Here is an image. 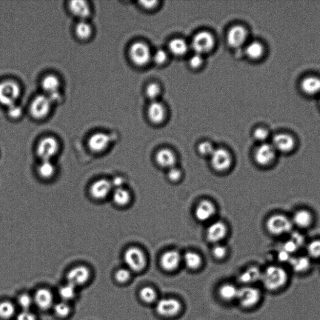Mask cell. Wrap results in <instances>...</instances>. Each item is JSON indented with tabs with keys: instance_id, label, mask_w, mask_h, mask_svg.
Here are the masks:
<instances>
[{
	"instance_id": "cell-1",
	"label": "cell",
	"mask_w": 320,
	"mask_h": 320,
	"mask_svg": "<svg viewBox=\"0 0 320 320\" xmlns=\"http://www.w3.org/2000/svg\"><path fill=\"white\" fill-rule=\"evenodd\" d=\"M261 281L266 289L276 291L284 288L288 282L287 271L278 265H270L262 272Z\"/></svg>"
},
{
	"instance_id": "cell-2",
	"label": "cell",
	"mask_w": 320,
	"mask_h": 320,
	"mask_svg": "<svg viewBox=\"0 0 320 320\" xmlns=\"http://www.w3.org/2000/svg\"><path fill=\"white\" fill-rule=\"evenodd\" d=\"M293 224L291 219L283 214H274L266 222V228L270 235L280 236L291 232Z\"/></svg>"
},
{
	"instance_id": "cell-3",
	"label": "cell",
	"mask_w": 320,
	"mask_h": 320,
	"mask_svg": "<svg viewBox=\"0 0 320 320\" xmlns=\"http://www.w3.org/2000/svg\"><path fill=\"white\" fill-rule=\"evenodd\" d=\"M59 150V145L55 138L52 136L45 137L37 145V156L42 161H52Z\"/></svg>"
},
{
	"instance_id": "cell-4",
	"label": "cell",
	"mask_w": 320,
	"mask_h": 320,
	"mask_svg": "<svg viewBox=\"0 0 320 320\" xmlns=\"http://www.w3.org/2000/svg\"><path fill=\"white\" fill-rule=\"evenodd\" d=\"M124 261L128 270L139 272L144 269L147 265V259L142 250L137 247H130L125 251Z\"/></svg>"
},
{
	"instance_id": "cell-5",
	"label": "cell",
	"mask_w": 320,
	"mask_h": 320,
	"mask_svg": "<svg viewBox=\"0 0 320 320\" xmlns=\"http://www.w3.org/2000/svg\"><path fill=\"white\" fill-rule=\"evenodd\" d=\"M215 46V39L208 31H200L193 37L191 47L196 54L204 56L210 52Z\"/></svg>"
},
{
	"instance_id": "cell-6",
	"label": "cell",
	"mask_w": 320,
	"mask_h": 320,
	"mask_svg": "<svg viewBox=\"0 0 320 320\" xmlns=\"http://www.w3.org/2000/svg\"><path fill=\"white\" fill-rule=\"evenodd\" d=\"M129 54L131 61L138 67L147 65L152 57L149 47L141 42L134 43L131 46Z\"/></svg>"
},
{
	"instance_id": "cell-7",
	"label": "cell",
	"mask_w": 320,
	"mask_h": 320,
	"mask_svg": "<svg viewBox=\"0 0 320 320\" xmlns=\"http://www.w3.org/2000/svg\"><path fill=\"white\" fill-rule=\"evenodd\" d=\"M20 95V88L16 82L5 81L0 84V104L7 106L16 104Z\"/></svg>"
},
{
	"instance_id": "cell-8",
	"label": "cell",
	"mask_w": 320,
	"mask_h": 320,
	"mask_svg": "<svg viewBox=\"0 0 320 320\" xmlns=\"http://www.w3.org/2000/svg\"><path fill=\"white\" fill-rule=\"evenodd\" d=\"M276 153L277 151L271 144L263 143L256 148L254 153V159L256 164L261 167H270L275 162Z\"/></svg>"
},
{
	"instance_id": "cell-9",
	"label": "cell",
	"mask_w": 320,
	"mask_h": 320,
	"mask_svg": "<svg viewBox=\"0 0 320 320\" xmlns=\"http://www.w3.org/2000/svg\"><path fill=\"white\" fill-rule=\"evenodd\" d=\"M262 294L258 288L251 287V285H245L239 288L237 299L242 307L250 308L255 307L261 299Z\"/></svg>"
},
{
	"instance_id": "cell-10",
	"label": "cell",
	"mask_w": 320,
	"mask_h": 320,
	"mask_svg": "<svg viewBox=\"0 0 320 320\" xmlns=\"http://www.w3.org/2000/svg\"><path fill=\"white\" fill-rule=\"evenodd\" d=\"M210 158L211 165L213 169L219 172L228 170L232 164L231 154L224 148H218L214 150Z\"/></svg>"
},
{
	"instance_id": "cell-11",
	"label": "cell",
	"mask_w": 320,
	"mask_h": 320,
	"mask_svg": "<svg viewBox=\"0 0 320 320\" xmlns=\"http://www.w3.org/2000/svg\"><path fill=\"white\" fill-rule=\"evenodd\" d=\"M67 284L74 287H81L89 281L91 271L85 265H78L71 268L67 274Z\"/></svg>"
},
{
	"instance_id": "cell-12",
	"label": "cell",
	"mask_w": 320,
	"mask_h": 320,
	"mask_svg": "<svg viewBox=\"0 0 320 320\" xmlns=\"http://www.w3.org/2000/svg\"><path fill=\"white\" fill-rule=\"evenodd\" d=\"M60 87H61V84H60L59 79L55 75H47L43 79V90L53 104L61 101L62 99L61 93H60Z\"/></svg>"
},
{
	"instance_id": "cell-13",
	"label": "cell",
	"mask_w": 320,
	"mask_h": 320,
	"mask_svg": "<svg viewBox=\"0 0 320 320\" xmlns=\"http://www.w3.org/2000/svg\"><path fill=\"white\" fill-rule=\"evenodd\" d=\"M114 190L110 180L99 179L94 182L90 187V194L93 199L102 201L111 195Z\"/></svg>"
},
{
	"instance_id": "cell-14",
	"label": "cell",
	"mask_w": 320,
	"mask_h": 320,
	"mask_svg": "<svg viewBox=\"0 0 320 320\" xmlns=\"http://www.w3.org/2000/svg\"><path fill=\"white\" fill-rule=\"evenodd\" d=\"M181 309V303L174 298L160 299L156 305L157 313L164 317L175 316L178 315Z\"/></svg>"
},
{
	"instance_id": "cell-15",
	"label": "cell",
	"mask_w": 320,
	"mask_h": 320,
	"mask_svg": "<svg viewBox=\"0 0 320 320\" xmlns=\"http://www.w3.org/2000/svg\"><path fill=\"white\" fill-rule=\"evenodd\" d=\"M53 103L47 95L37 96L31 104V115L37 119H42L50 113Z\"/></svg>"
},
{
	"instance_id": "cell-16",
	"label": "cell",
	"mask_w": 320,
	"mask_h": 320,
	"mask_svg": "<svg viewBox=\"0 0 320 320\" xmlns=\"http://www.w3.org/2000/svg\"><path fill=\"white\" fill-rule=\"evenodd\" d=\"M271 145L277 152L289 153L295 149L296 141L289 134L279 133L273 137Z\"/></svg>"
},
{
	"instance_id": "cell-17",
	"label": "cell",
	"mask_w": 320,
	"mask_h": 320,
	"mask_svg": "<svg viewBox=\"0 0 320 320\" xmlns=\"http://www.w3.org/2000/svg\"><path fill=\"white\" fill-rule=\"evenodd\" d=\"M248 31L241 25L231 28L227 35V42L230 47L238 48L245 44L248 38Z\"/></svg>"
},
{
	"instance_id": "cell-18",
	"label": "cell",
	"mask_w": 320,
	"mask_h": 320,
	"mask_svg": "<svg viewBox=\"0 0 320 320\" xmlns=\"http://www.w3.org/2000/svg\"><path fill=\"white\" fill-rule=\"evenodd\" d=\"M111 144L110 136L104 133H96L88 141L89 149L95 153H101L107 150Z\"/></svg>"
},
{
	"instance_id": "cell-19",
	"label": "cell",
	"mask_w": 320,
	"mask_h": 320,
	"mask_svg": "<svg viewBox=\"0 0 320 320\" xmlns=\"http://www.w3.org/2000/svg\"><path fill=\"white\" fill-rule=\"evenodd\" d=\"M227 226L222 222H215L211 224L207 231L208 241L213 244H218L227 235Z\"/></svg>"
},
{
	"instance_id": "cell-20",
	"label": "cell",
	"mask_w": 320,
	"mask_h": 320,
	"mask_svg": "<svg viewBox=\"0 0 320 320\" xmlns=\"http://www.w3.org/2000/svg\"><path fill=\"white\" fill-rule=\"evenodd\" d=\"M216 208L212 203L208 200H203L197 205L195 211L196 218L201 222H207L215 216Z\"/></svg>"
},
{
	"instance_id": "cell-21",
	"label": "cell",
	"mask_w": 320,
	"mask_h": 320,
	"mask_svg": "<svg viewBox=\"0 0 320 320\" xmlns=\"http://www.w3.org/2000/svg\"><path fill=\"white\" fill-rule=\"evenodd\" d=\"M182 261L180 254L175 250L166 251L160 259V265L163 269L167 271H173L178 268Z\"/></svg>"
},
{
	"instance_id": "cell-22",
	"label": "cell",
	"mask_w": 320,
	"mask_h": 320,
	"mask_svg": "<svg viewBox=\"0 0 320 320\" xmlns=\"http://www.w3.org/2000/svg\"><path fill=\"white\" fill-rule=\"evenodd\" d=\"M34 304L42 310H47L52 307L53 295L47 288H40L37 290L33 297Z\"/></svg>"
},
{
	"instance_id": "cell-23",
	"label": "cell",
	"mask_w": 320,
	"mask_h": 320,
	"mask_svg": "<svg viewBox=\"0 0 320 320\" xmlns=\"http://www.w3.org/2000/svg\"><path fill=\"white\" fill-rule=\"evenodd\" d=\"M293 225L301 229H307L312 225L314 222L313 214L307 209H300L296 211L291 219Z\"/></svg>"
},
{
	"instance_id": "cell-24",
	"label": "cell",
	"mask_w": 320,
	"mask_h": 320,
	"mask_svg": "<svg viewBox=\"0 0 320 320\" xmlns=\"http://www.w3.org/2000/svg\"><path fill=\"white\" fill-rule=\"evenodd\" d=\"M148 116L153 124L156 125L162 124L166 116L164 105L158 101L151 102L148 108Z\"/></svg>"
},
{
	"instance_id": "cell-25",
	"label": "cell",
	"mask_w": 320,
	"mask_h": 320,
	"mask_svg": "<svg viewBox=\"0 0 320 320\" xmlns=\"http://www.w3.org/2000/svg\"><path fill=\"white\" fill-rule=\"evenodd\" d=\"M156 162L159 167L167 169L175 167L176 158L175 153L167 148L160 150L155 156Z\"/></svg>"
},
{
	"instance_id": "cell-26",
	"label": "cell",
	"mask_w": 320,
	"mask_h": 320,
	"mask_svg": "<svg viewBox=\"0 0 320 320\" xmlns=\"http://www.w3.org/2000/svg\"><path fill=\"white\" fill-rule=\"evenodd\" d=\"M302 90L306 95L313 96L320 92V78L317 76H308L302 80Z\"/></svg>"
},
{
	"instance_id": "cell-27",
	"label": "cell",
	"mask_w": 320,
	"mask_h": 320,
	"mask_svg": "<svg viewBox=\"0 0 320 320\" xmlns=\"http://www.w3.org/2000/svg\"><path fill=\"white\" fill-rule=\"evenodd\" d=\"M71 13L81 20H85L90 15V9L87 2L82 0L71 1L69 5Z\"/></svg>"
},
{
	"instance_id": "cell-28",
	"label": "cell",
	"mask_w": 320,
	"mask_h": 320,
	"mask_svg": "<svg viewBox=\"0 0 320 320\" xmlns=\"http://www.w3.org/2000/svg\"><path fill=\"white\" fill-rule=\"evenodd\" d=\"M289 264L293 270L298 273L307 272L311 267L310 258L304 256L291 257Z\"/></svg>"
},
{
	"instance_id": "cell-29",
	"label": "cell",
	"mask_w": 320,
	"mask_h": 320,
	"mask_svg": "<svg viewBox=\"0 0 320 320\" xmlns=\"http://www.w3.org/2000/svg\"><path fill=\"white\" fill-rule=\"evenodd\" d=\"M189 49L187 42L182 38L171 39L168 45V50L173 55L176 56H184Z\"/></svg>"
},
{
	"instance_id": "cell-30",
	"label": "cell",
	"mask_w": 320,
	"mask_h": 320,
	"mask_svg": "<svg viewBox=\"0 0 320 320\" xmlns=\"http://www.w3.org/2000/svg\"><path fill=\"white\" fill-rule=\"evenodd\" d=\"M114 204L118 207H125L130 204L131 195L129 191L124 187L115 188L111 194Z\"/></svg>"
},
{
	"instance_id": "cell-31",
	"label": "cell",
	"mask_w": 320,
	"mask_h": 320,
	"mask_svg": "<svg viewBox=\"0 0 320 320\" xmlns=\"http://www.w3.org/2000/svg\"><path fill=\"white\" fill-rule=\"evenodd\" d=\"M262 272L258 268L252 267L248 268L239 276L240 282L244 283L246 285H250L253 283L261 280Z\"/></svg>"
},
{
	"instance_id": "cell-32",
	"label": "cell",
	"mask_w": 320,
	"mask_h": 320,
	"mask_svg": "<svg viewBox=\"0 0 320 320\" xmlns=\"http://www.w3.org/2000/svg\"><path fill=\"white\" fill-rule=\"evenodd\" d=\"M265 53V48L261 43L258 42H251L245 48L246 55L253 60L262 58Z\"/></svg>"
},
{
	"instance_id": "cell-33",
	"label": "cell",
	"mask_w": 320,
	"mask_h": 320,
	"mask_svg": "<svg viewBox=\"0 0 320 320\" xmlns=\"http://www.w3.org/2000/svg\"><path fill=\"white\" fill-rule=\"evenodd\" d=\"M56 167L53 161H42L38 167V174L40 178L50 179L55 176Z\"/></svg>"
},
{
	"instance_id": "cell-34",
	"label": "cell",
	"mask_w": 320,
	"mask_h": 320,
	"mask_svg": "<svg viewBox=\"0 0 320 320\" xmlns=\"http://www.w3.org/2000/svg\"><path fill=\"white\" fill-rule=\"evenodd\" d=\"M238 288L232 284H225L219 288L220 297L225 301H232L237 299L238 294Z\"/></svg>"
},
{
	"instance_id": "cell-35",
	"label": "cell",
	"mask_w": 320,
	"mask_h": 320,
	"mask_svg": "<svg viewBox=\"0 0 320 320\" xmlns=\"http://www.w3.org/2000/svg\"><path fill=\"white\" fill-rule=\"evenodd\" d=\"M184 261L187 267L190 270L198 269L202 264V257L193 251H188L185 254Z\"/></svg>"
},
{
	"instance_id": "cell-36",
	"label": "cell",
	"mask_w": 320,
	"mask_h": 320,
	"mask_svg": "<svg viewBox=\"0 0 320 320\" xmlns=\"http://www.w3.org/2000/svg\"><path fill=\"white\" fill-rule=\"evenodd\" d=\"M16 309L15 305L9 301L0 302V318L8 320L15 315Z\"/></svg>"
},
{
	"instance_id": "cell-37",
	"label": "cell",
	"mask_w": 320,
	"mask_h": 320,
	"mask_svg": "<svg viewBox=\"0 0 320 320\" xmlns=\"http://www.w3.org/2000/svg\"><path fill=\"white\" fill-rule=\"evenodd\" d=\"M92 32V28H91L90 24L85 20H82L76 25V35L80 39H87L89 38Z\"/></svg>"
},
{
	"instance_id": "cell-38",
	"label": "cell",
	"mask_w": 320,
	"mask_h": 320,
	"mask_svg": "<svg viewBox=\"0 0 320 320\" xmlns=\"http://www.w3.org/2000/svg\"><path fill=\"white\" fill-rule=\"evenodd\" d=\"M76 288L73 286L67 284L62 286L59 290V295L62 301L68 302L75 298L76 296Z\"/></svg>"
},
{
	"instance_id": "cell-39",
	"label": "cell",
	"mask_w": 320,
	"mask_h": 320,
	"mask_svg": "<svg viewBox=\"0 0 320 320\" xmlns=\"http://www.w3.org/2000/svg\"><path fill=\"white\" fill-rule=\"evenodd\" d=\"M71 307L67 302L62 301L54 306V312L60 318H65L71 313Z\"/></svg>"
},
{
	"instance_id": "cell-40",
	"label": "cell",
	"mask_w": 320,
	"mask_h": 320,
	"mask_svg": "<svg viewBox=\"0 0 320 320\" xmlns=\"http://www.w3.org/2000/svg\"><path fill=\"white\" fill-rule=\"evenodd\" d=\"M140 298L147 304H151L155 301L157 297L156 292L153 288L145 287L139 291Z\"/></svg>"
},
{
	"instance_id": "cell-41",
	"label": "cell",
	"mask_w": 320,
	"mask_h": 320,
	"mask_svg": "<svg viewBox=\"0 0 320 320\" xmlns=\"http://www.w3.org/2000/svg\"><path fill=\"white\" fill-rule=\"evenodd\" d=\"M146 95L152 102L156 101L161 93V88L159 85L152 83L148 85L145 90Z\"/></svg>"
},
{
	"instance_id": "cell-42",
	"label": "cell",
	"mask_w": 320,
	"mask_h": 320,
	"mask_svg": "<svg viewBox=\"0 0 320 320\" xmlns=\"http://www.w3.org/2000/svg\"><path fill=\"white\" fill-rule=\"evenodd\" d=\"M307 252L308 255L313 258H320V239L313 240L307 245Z\"/></svg>"
},
{
	"instance_id": "cell-43",
	"label": "cell",
	"mask_w": 320,
	"mask_h": 320,
	"mask_svg": "<svg viewBox=\"0 0 320 320\" xmlns=\"http://www.w3.org/2000/svg\"><path fill=\"white\" fill-rule=\"evenodd\" d=\"M18 303L23 311H29L34 304L33 298L28 294H22L18 297Z\"/></svg>"
},
{
	"instance_id": "cell-44",
	"label": "cell",
	"mask_w": 320,
	"mask_h": 320,
	"mask_svg": "<svg viewBox=\"0 0 320 320\" xmlns=\"http://www.w3.org/2000/svg\"><path fill=\"white\" fill-rule=\"evenodd\" d=\"M131 278V271L127 268H121L116 271L115 278L119 284H124L129 281Z\"/></svg>"
},
{
	"instance_id": "cell-45",
	"label": "cell",
	"mask_w": 320,
	"mask_h": 320,
	"mask_svg": "<svg viewBox=\"0 0 320 320\" xmlns=\"http://www.w3.org/2000/svg\"><path fill=\"white\" fill-rule=\"evenodd\" d=\"M151 59L153 60V62L155 63L156 65H163L167 62L168 59V55L165 50L158 49L157 50L155 53H154L153 55H152Z\"/></svg>"
},
{
	"instance_id": "cell-46",
	"label": "cell",
	"mask_w": 320,
	"mask_h": 320,
	"mask_svg": "<svg viewBox=\"0 0 320 320\" xmlns=\"http://www.w3.org/2000/svg\"><path fill=\"white\" fill-rule=\"evenodd\" d=\"M215 148L210 142H204L199 144L198 147V151L200 155L208 156L212 155Z\"/></svg>"
},
{
	"instance_id": "cell-47",
	"label": "cell",
	"mask_w": 320,
	"mask_h": 320,
	"mask_svg": "<svg viewBox=\"0 0 320 320\" xmlns=\"http://www.w3.org/2000/svg\"><path fill=\"white\" fill-rule=\"evenodd\" d=\"M269 136V131L266 128L259 127L256 128L253 132V137L256 141L264 142Z\"/></svg>"
},
{
	"instance_id": "cell-48",
	"label": "cell",
	"mask_w": 320,
	"mask_h": 320,
	"mask_svg": "<svg viewBox=\"0 0 320 320\" xmlns=\"http://www.w3.org/2000/svg\"><path fill=\"white\" fill-rule=\"evenodd\" d=\"M299 248V246L296 244V243L293 239L290 238L284 243L282 249L291 255L293 253L296 252Z\"/></svg>"
},
{
	"instance_id": "cell-49",
	"label": "cell",
	"mask_w": 320,
	"mask_h": 320,
	"mask_svg": "<svg viewBox=\"0 0 320 320\" xmlns=\"http://www.w3.org/2000/svg\"><path fill=\"white\" fill-rule=\"evenodd\" d=\"M204 56L195 53L189 59V65L193 69H198L204 64Z\"/></svg>"
},
{
	"instance_id": "cell-50",
	"label": "cell",
	"mask_w": 320,
	"mask_h": 320,
	"mask_svg": "<svg viewBox=\"0 0 320 320\" xmlns=\"http://www.w3.org/2000/svg\"><path fill=\"white\" fill-rule=\"evenodd\" d=\"M227 254V248L224 245L216 244L213 249V255L215 258L218 259H222L225 258Z\"/></svg>"
},
{
	"instance_id": "cell-51",
	"label": "cell",
	"mask_w": 320,
	"mask_h": 320,
	"mask_svg": "<svg viewBox=\"0 0 320 320\" xmlns=\"http://www.w3.org/2000/svg\"><path fill=\"white\" fill-rule=\"evenodd\" d=\"M182 176V171L178 168L173 167L168 170V178L172 182H178Z\"/></svg>"
},
{
	"instance_id": "cell-52",
	"label": "cell",
	"mask_w": 320,
	"mask_h": 320,
	"mask_svg": "<svg viewBox=\"0 0 320 320\" xmlns=\"http://www.w3.org/2000/svg\"><path fill=\"white\" fill-rule=\"evenodd\" d=\"M8 113L11 118L14 119L18 118L22 115V110L19 106L15 104L8 107Z\"/></svg>"
},
{
	"instance_id": "cell-53",
	"label": "cell",
	"mask_w": 320,
	"mask_h": 320,
	"mask_svg": "<svg viewBox=\"0 0 320 320\" xmlns=\"http://www.w3.org/2000/svg\"><path fill=\"white\" fill-rule=\"evenodd\" d=\"M16 320H38L36 316L30 311H23L16 316Z\"/></svg>"
},
{
	"instance_id": "cell-54",
	"label": "cell",
	"mask_w": 320,
	"mask_h": 320,
	"mask_svg": "<svg viewBox=\"0 0 320 320\" xmlns=\"http://www.w3.org/2000/svg\"><path fill=\"white\" fill-rule=\"evenodd\" d=\"M111 182L114 189H115V188H122L125 184V180L121 176H117Z\"/></svg>"
},
{
	"instance_id": "cell-55",
	"label": "cell",
	"mask_w": 320,
	"mask_h": 320,
	"mask_svg": "<svg viewBox=\"0 0 320 320\" xmlns=\"http://www.w3.org/2000/svg\"><path fill=\"white\" fill-rule=\"evenodd\" d=\"M291 257L292 256H291L290 254L286 252V251L282 249L279 251L278 259H279V261L289 263Z\"/></svg>"
},
{
	"instance_id": "cell-56",
	"label": "cell",
	"mask_w": 320,
	"mask_h": 320,
	"mask_svg": "<svg viewBox=\"0 0 320 320\" xmlns=\"http://www.w3.org/2000/svg\"><path fill=\"white\" fill-rule=\"evenodd\" d=\"M158 2L156 1H150V2H141L140 4H142L143 7L145 8V9H153V8H155L156 7L157 4H158Z\"/></svg>"
}]
</instances>
